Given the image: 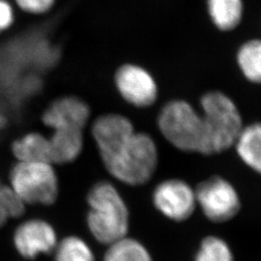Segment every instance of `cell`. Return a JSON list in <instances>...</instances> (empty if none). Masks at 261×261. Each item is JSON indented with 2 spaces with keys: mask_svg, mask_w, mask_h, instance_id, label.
<instances>
[{
  "mask_svg": "<svg viewBox=\"0 0 261 261\" xmlns=\"http://www.w3.org/2000/svg\"><path fill=\"white\" fill-rule=\"evenodd\" d=\"M87 225L98 242L111 245L126 237L129 211L116 188L109 182L95 184L87 196Z\"/></svg>",
  "mask_w": 261,
  "mask_h": 261,
  "instance_id": "1",
  "label": "cell"
},
{
  "mask_svg": "<svg viewBox=\"0 0 261 261\" xmlns=\"http://www.w3.org/2000/svg\"><path fill=\"white\" fill-rule=\"evenodd\" d=\"M158 127L177 149L210 155L202 115L186 101L172 100L166 103L159 113Z\"/></svg>",
  "mask_w": 261,
  "mask_h": 261,
  "instance_id": "2",
  "label": "cell"
},
{
  "mask_svg": "<svg viewBox=\"0 0 261 261\" xmlns=\"http://www.w3.org/2000/svg\"><path fill=\"white\" fill-rule=\"evenodd\" d=\"M103 165L113 177L130 186L148 182L158 166V150L149 135L136 133Z\"/></svg>",
  "mask_w": 261,
  "mask_h": 261,
  "instance_id": "3",
  "label": "cell"
},
{
  "mask_svg": "<svg viewBox=\"0 0 261 261\" xmlns=\"http://www.w3.org/2000/svg\"><path fill=\"white\" fill-rule=\"evenodd\" d=\"M210 155L232 147L243 129L241 114L224 92L210 91L200 100Z\"/></svg>",
  "mask_w": 261,
  "mask_h": 261,
  "instance_id": "4",
  "label": "cell"
},
{
  "mask_svg": "<svg viewBox=\"0 0 261 261\" xmlns=\"http://www.w3.org/2000/svg\"><path fill=\"white\" fill-rule=\"evenodd\" d=\"M11 188L28 204L50 205L58 196V178L50 163H20L11 171Z\"/></svg>",
  "mask_w": 261,
  "mask_h": 261,
  "instance_id": "5",
  "label": "cell"
},
{
  "mask_svg": "<svg viewBox=\"0 0 261 261\" xmlns=\"http://www.w3.org/2000/svg\"><path fill=\"white\" fill-rule=\"evenodd\" d=\"M196 203L215 223L227 222L240 210V198L234 187L223 177L209 178L196 187Z\"/></svg>",
  "mask_w": 261,
  "mask_h": 261,
  "instance_id": "6",
  "label": "cell"
},
{
  "mask_svg": "<svg viewBox=\"0 0 261 261\" xmlns=\"http://www.w3.org/2000/svg\"><path fill=\"white\" fill-rule=\"evenodd\" d=\"M114 84L122 98L134 107L147 108L158 98V85L145 68L126 63L114 75Z\"/></svg>",
  "mask_w": 261,
  "mask_h": 261,
  "instance_id": "7",
  "label": "cell"
},
{
  "mask_svg": "<svg viewBox=\"0 0 261 261\" xmlns=\"http://www.w3.org/2000/svg\"><path fill=\"white\" fill-rule=\"evenodd\" d=\"M153 203L165 217L182 222L189 219L196 209V193L186 182L168 179L155 188Z\"/></svg>",
  "mask_w": 261,
  "mask_h": 261,
  "instance_id": "8",
  "label": "cell"
},
{
  "mask_svg": "<svg viewBox=\"0 0 261 261\" xmlns=\"http://www.w3.org/2000/svg\"><path fill=\"white\" fill-rule=\"evenodd\" d=\"M14 245L21 256L36 258L56 249L57 237L50 224L42 220H29L19 224L14 234Z\"/></svg>",
  "mask_w": 261,
  "mask_h": 261,
  "instance_id": "9",
  "label": "cell"
},
{
  "mask_svg": "<svg viewBox=\"0 0 261 261\" xmlns=\"http://www.w3.org/2000/svg\"><path fill=\"white\" fill-rule=\"evenodd\" d=\"M90 116V108L79 97L65 96L56 99L42 115L44 124L54 129L82 130Z\"/></svg>",
  "mask_w": 261,
  "mask_h": 261,
  "instance_id": "10",
  "label": "cell"
},
{
  "mask_svg": "<svg viewBox=\"0 0 261 261\" xmlns=\"http://www.w3.org/2000/svg\"><path fill=\"white\" fill-rule=\"evenodd\" d=\"M92 134L102 160L110 157L135 134L132 122L120 114H105L97 118Z\"/></svg>",
  "mask_w": 261,
  "mask_h": 261,
  "instance_id": "11",
  "label": "cell"
},
{
  "mask_svg": "<svg viewBox=\"0 0 261 261\" xmlns=\"http://www.w3.org/2000/svg\"><path fill=\"white\" fill-rule=\"evenodd\" d=\"M48 140L51 163H72L81 155L84 148V136L82 130H55L54 135Z\"/></svg>",
  "mask_w": 261,
  "mask_h": 261,
  "instance_id": "12",
  "label": "cell"
},
{
  "mask_svg": "<svg viewBox=\"0 0 261 261\" xmlns=\"http://www.w3.org/2000/svg\"><path fill=\"white\" fill-rule=\"evenodd\" d=\"M209 18L221 31H231L237 28L244 16L243 0H206Z\"/></svg>",
  "mask_w": 261,
  "mask_h": 261,
  "instance_id": "13",
  "label": "cell"
},
{
  "mask_svg": "<svg viewBox=\"0 0 261 261\" xmlns=\"http://www.w3.org/2000/svg\"><path fill=\"white\" fill-rule=\"evenodd\" d=\"M15 157L20 163H50L49 140L39 133H30L12 145Z\"/></svg>",
  "mask_w": 261,
  "mask_h": 261,
  "instance_id": "14",
  "label": "cell"
},
{
  "mask_svg": "<svg viewBox=\"0 0 261 261\" xmlns=\"http://www.w3.org/2000/svg\"><path fill=\"white\" fill-rule=\"evenodd\" d=\"M234 145L243 162L261 174V122L243 127Z\"/></svg>",
  "mask_w": 261,
  "mask_h": 261,
  "instance_id": "15",
  "label": "cell"
},
{
  "mask_svg": "<svg viewBox=\"0 0 261 261\" xmlns=\"http://www.w3.org/2000/svg\"><path fill=\"white\" fill-rule=\"evenodd\" d=\"M236 62L249 82L261 84V39H251L242 44L237 50Z\"/></svg>",
  "mask_w": 261,
  "mask_h": 261,
  "instance_id": "16",
  "label": "cell"
},
{
  "mask_svg": "<svg viewBox=\"0 0 261 261\" xmlns=\"http://www.w3.org/2000/svg\"><path fill=\"white\" fill-rule=\"evenodd\" d=\"M103 261H153L147 249L136 239L124 237L110 245Z\"/></svg>",
  "mask_w": 261,
  "mask_h": 261,
  "instance_id": "17",
  "label": "cell"
},
{
  "mask_svg": "<svg viewBox=\"0 0 261 261\" xmlns=\"http://www.w3.org/2000/svg\"><path fill=\"white\" fill-rule=\"evenodd\" d=\"M56 261H95L93 252L83 239L70 236L56 245Z\"/></svg>",
  "mask_w": 261,
  "mask_h": 261,
  "instance_id": "18",
  "label": "cell"
},
{
  "mask_svg": "<svg viewBox=\"0 0 261 261\" xmlns=\"http://www.w3.org/2000/svg\"><path fill=\"white\" fill-rule=\"evenodd\" d=\"M194 261H234L233 253L223 239L208 236L202 240Z\"/></svg>",
  "mask_w": 261,
  "mask_h": 261,
  "instance_id": "19",
  "label": "cell"
},
{
  "mask_svg": "<svg viewBox=\"0 0 261 261\" xmlns=\"http://www.w3.org/2000/svg\"><path fill=\"white\" fill-rule=\"evenodd\" d=\"M0 200L10 218H19L25 211V202L11 187L0 186Z\"/></svg>",
  "mask_w": 261,
  "mask_h": 261,
  "instance_id": "20",
  "label": "cell"
},
{
  "mask_svg": "<svg viewBox=\"0 0 261 261\" xmlns=\"http://www.w3.org/2000/svg\"><path fill=\"white\" fill-rule=\"evenodd\" d=\"M56 0H15L19 9L31 15H43L53 8Z\"/></svg>",
  "mask_w": 261,
  "mask_h": 261,
  "instance_id": "21",
  "label": "cell"
},
{
  "mask_svg": "<svg viewBox=\"0 0 261 261\" xmlns=\"http://www.w3.org/2000/svg\"><path fill=\"white\" fill-rule=\"evenodd\" d=\"M14 22V9L7 0H0V33Z\"/></svg>",
  "mask_w": 261,
  "mask_h": 261,
  "instance_id": "22",
  "label": "cell"
},
{
  "mask_svg": "<svg viewBox=\"0 0 261 261\" xmlns=\"http://www.w3.org/2000/svg\"><path fill=\"white\" fill-rule=\"evenodd\" d=\"M7 221H8V217H7V215L5 213L4 208H3L2 203H1V200H0V226H2V225L6 224Z\"/></svg>",
  "mask_w": 261,
  "mask_h": 261,
  "instance_id": "23",
  "label": "cell"
},
{
  "mask_svg": "<svg viewBox=\"0 0 261 261\" xmlns=\"http://www.w3.org/2000/svg\"><path fill=\"white\" fill-rule=\"evenodd\" d=\"M6 124H7V121H6L5 116L2 113H0V129H3L6 126Z\"/></svg>",
  "mask_w": 261,
  "mask_h": 261,
  "instance_id": "24",
  "label": "cell"
},
{
  "mask_svg": "<svg viewBox=\"0 0 261 261\" xmlns=\"http://www.w3.org/2000/svg\"><path fill=\"white\" fill-rule=\"evenodd\" d=\"M0 186H1V185H0Z\"/></svg>",
  "mask_w": 261,
  "mask_h": 261,
  "instance_id": "25",
  "label": "cell"
}]
</instances>
